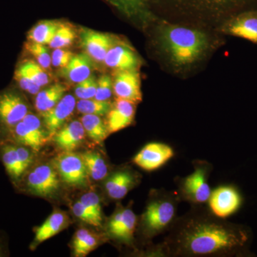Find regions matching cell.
I'll list each match as a JSON object with an SVG mask.
<instances>
[{
    "label": "cell",
    "instance_id": "1",
    "mask_svg": "<svg viewBox=\"0 0 257 257\" xmlns=\"http://www.w3.org/2000/svg\"><path fill=\"white\" fill-rule=\"evenodd\" d=\"M248 239L242 226L214 215L207 206L192 205L177 217L162 244L165 257H225L240 254Z\"/></svg>",
    "mask_w": 257,
    "mask_h": 257
},
{
    "label": "cell",
    "instance_id": "2",
    "mask_svg": "<svg viewBox=\"0 0 257 257\" xmlns=\"http://www.w3.org/2000/svg\"><path fill=\"white\" fill-rule=\"evenodd\" d=\"M180 202L176 192L163 188L150 191L138 224V229L147 244H152V239L168 232L179 216L177 212Z\"/></svg>",
    "mask_w": 257,
    "mask_h": 257
},
{
    "label": "cell",
    "instance_id": "3",
    "mask_svg": "<svg viewBox=\"0 0 257 257\" xmlns=\"http://www.w3.org/2000/svg\"><path fill=\"white\" fill-rule=\"evenodd\" d=\"M162 43L171 62L187 67L201 60L209 47L204 32L185 27L170 26L162 32Z\"/></svg>",
    "mask_w": 257,
    "mask_h": 257
},
{
    "label": "cell",
    "instance_id": "4",
    "mask_svg": "<svg viewBox=\"0 0 257 257\" xmlns=\"http://www.w3.org/2000/svg\"><path fill=\"white\" fill-rule=\"evenodd\" d=\"M194 171L187 177H176L177 196L181 202L192 205H205L211 192L209 179L213 166L206 160L193 161Z\"/></svg>",
    "mask_w": 257,
    "mask_h": 257
},
{
    "label": "cell",
    "instance_id": "5",
    "mask_svg": "<svg viewBox=\"0 0 257 257\" xmlns=\"http://www.w3.org/2000/svg\"><path fill=\"white\" fill-rule=\"evenodd\" d=\"M33 152L29 147L11 141L0 143V158L7 173L15 184L20 182L31 167Z\"/></svg>",
    "mask_w": 257,
    "mask_h": 257
},
{
    "label": "cell",
    "instance_id": "6",
    "mask_svg": "<svg viewBox=\"0 0 257 257\" xmlns=\"http://www.w3.org/2000/svg\"><path fill=\"white\" fill-rule=\"evenodd\" d=\"M47 138L41 120L36 115L29 112L12 130L6 141L24 145L32 151L38 152L46 143Z\"/></svg>",
    "mask_w": 257,
    "mask_h": 257
},
{
    "label": "cell",
    "instance_id": "7",
    "mask_svg": "<svg viewBox=\"0 0 257 257\" xmlns=\"http://www.w3.org/2000/svg\"><path fill=\"white\" fill-rule=\"evenodd\" d=\"M20 182H23L29 192L40 197H52L60 188L58 172L48 165L37 166L28 173L26 172Z\"/></svg>",
    "mask_w": 257,
    "mask_h": 257
},
{
    "label": "cell",
    "instance_id": "8",
    "mask_svg": "<svg viewBox=\"0 0 257 257\" xmlns=\"http://www.w3.org/2000/svg\"><path fill=\"white\" fill-rule=\"evenodd\" d=\"M55 164L64 183L77 188L87 187L89 176L82 155L74 152H64L56 157Z\"/></svg>",
    "mask_w": 257,
    "mask_h": 257
},
{
    "label": "cell",
    "instance_id": "9",
    "mask_svg": "<svg viewBox=\"0 0 257 257\" xmlns=\"http://www.w3.org/2000/svg\"><path fill=\"white\" fill-rule=\"evenodd\" d=\"M138 224V217L131 206L124 207L118 204L108 221V234L118 242L131 246L135 241Z\"/></svg>",
    "mask_w": 257,
    "mask_h": 257
},
{
    "label": "cell",
    "instance_id": "10",
    "mask_svg": "<svg viewBox=\"0 0 257 257\" xmlns=\"http://www.w3.org/2000/svg\"><path fill=\"white\" fill-rule=\"evenodd\" d=\"M207 204L214 215L226 219L239 210L242 197L234 186L221 185L211 190Z\"/></svg>",
    "mask_w": 257,
    "mask_h": 257
},
{
    "label": "cell",
    "instance_id": "11",
    "mask_svg": "<svg viewBox=\"0 0 257 257\" xmlns=\"http://www.w3.org/2000/svg\"><path fill=\"white\" fill-rule=\"evenodd\" d=\"M28 113V104L21 96L14 92L0 94V126L8 133V138L12 130Z\"/></svg>",
    "mask_w": 257,
    "mask_h": 257
},
{
    "label": "cell",
    "instance_id": "12",
    "mask_svg": "<svg viewBox=\"0 0 257 257\" xmlns=\"http://www.w3.org/2000/svg\"><path fill=\"white\" fill-rule=\"evenodd\" d=\"M175 156L173 148L167 144L150 143L147 144L134 157L133 162L142 170L152 172L163 167Z\"/></svg>",
    "mask_w": 257,
    "mask_h": 257
},
{
    "label": "cell",
    "instance_id": "13",
    "mask_svg": "<svg viewBox=\"0 0 257 257\" xmlns=\"http://www.w3.org/2000/svg\"><path fill=\"white\" fill-rule=\"evenodd\" d=\"M195 12L226 15L244 9L255 0H171Z\"/></svg>",
    "mask_w": 257,
    "mask_h": 257
},
{
    "label": "cell",
    "instance_id": "14",
    "mask_svg": "<svg viewBox=\"0 0 257 257\" xmlns=\"http://www.w3.org/2000/svg\"><path fill=\"white\" fill-rule=\"evenodd\" d=\"M104 189L112 200H120L140 184L141 176L128 167L119 169L106 177Z\"/></svg>",
    "mask_w": 257,
    "mask_h": 257
},
{
    "label": "cell",
    "instance_id": "15",
    "mask_svg": "<svg viewBox=\"0 0 257 257\" xmlns=\"http://www.w3.org/2000/svg\"><path fill=\"white\" fill-rule=\"evenodd\" d=\"M113 91L118 99H126L138 104L143 100L140 74L137 70L116 71Z\"/></svg>",
    "mask_w": 257,
    "mask_h": 257
},
{
    "label": "cell",
    "instance_id": "16",
    "mask_svg": "<svg viewBox=\"0 0 257 257\" xmlns=\"http://www.w3.org/2000/svg\"><path fill=\"white\" fill-rule=\"evenodd\" d=\"M81 45L86 53L97 62H104L107 52L116 45L114 37L109 34L82 29L80 33Z\"/></svg>",
    "mask_w": 257,
    "mask_h": 257
},
{
    "label": "cell",
    "instance_id": "17",
    "mask_svg": "<svg viewBox=\"0 0 257 257\" xmlns=\"http://www.w3.org/2000/svg\"><path fill=\"white\" fill-rule=\"evenodd\" d=\"M76 105L75 97L71 94H66L54 107L41 114L49 137H53L62 128L73 114Z\"/></svg>",
    "mask_w": 257,
    "mask_h": 257
},
{
    "label": "cell",
    "instance_id": "18",
    "mask_svg": "<svg viewBox=\"0 0 257 257\" xmlns=\"http://www.w3.org/2000/svg\"><path fill=\"white\" fill-rule=\"evenodd\" d=\"M225 32L257 45V11L249 10L235 15L225 26Z\"/></svg>",
    "mask_w": 257,
    "mask_h": 257
},
{
    "label": "cell",
    "instance_id": "19",
    "mask_svg": "<svg viewBox=\"0 0 257 257\" xmlns=\"http://www.w3.org/2000/svg\"><path fill=\"white\" fill-rule=\"evenodd\" d=\"M136 104L126 99H116L106 114V123L109 134L117 133L133 124L136 113Z\"/></svg>",
    "mask_w": 257,
    "mask_h": 257
},
{
    "label": "cell",
    "instance_id": "20",
    "mask_svg": "<svg viewBox=\"0 0 257 257\" xmlns=\"http://www.w3.org/2000/svg\"><path fill=\"white\" fill-rule=\"evenodd\" d=\"M104 64L109 68L118 70H138L141 64L138 56L130 47L115 45L106 54Z\"/></svg>",
    "mask_w": 257,
    "mask_h": 257
},
{
    "label": "cell",
    "instance_id": "21",
    "mask_svg": "<svg viewBox=\"0 0 257 257\" xmlns=\"http://www.w3.org/2000/svg\"><path fill=\"white\" fill-rule=\"evenodd\" d=\"M85 135L81 121L74 120L60 128L52 138L56 146L62 151L73 152L83 143Z\"/></svg>",
    "mask_w": 257,
    "mask_h": 257
},
{
    "label": "cell",
    "instance_id": "22",
    "mask_svg": "<svg viewBox=\"0 0 257 257\" xmlns=\"http://www.w3.org/2000/svg\"><path fill=\"white\" fill-rule=\"evenodd\" d=\"M92 67V62L89 55L80 54L73 56L69 63L62 69V74L70 82L79 83L91 76Z\"/></svg>",
    "mask_w": 257,
    "mask_h": 257
},
{
    "label": "cell",
    "instance_id": "23",
    "mask_svg": "<svg viewBox=\"0 0 257 257\" xmlns=\"http://www.w3.org/2000/svg\"><path fill=\"white\" fill-rule=\"evenodd\" d=\"M67 217L64 212L55 211L37 229L35 242L42 243L53 237L67 226Z\"/></svg>",
    "mask_w": 257,
    "mask_h": 257
},
{
    "label": "cell",
    "instance_id": "24",
    "mask_svg": "<svg viewBox=\"0 0 257 257\" xmlns=\"http://www.w3.org/2000/svg\"><path fill=\"white\" fill-rule=\"evenodd\" d=\"M67 87L62 84H55L37 94L35 108L42 114L54 107L62 99L67 92Z\"/></svg>",
    "mask_w": 257,
    "mask_h": 257
},
{
    "label": "cell",
    "instance_id": "25",
    "mask_svg": "<svg viewBox=\"0 0 257 257\" xmlns=\"http://www.w3.org/2000/svg\"><path fill=\"white\" fill-rule=\"evenodd\" d=\"M81 122L88 138L94 143L101 145L110 135L106 123L100 116L93 114H84L81 118Z\"/></svg>",
    "mask_w": 257,
    "mask_h": 257
},
{
    "label": "cell",
    "instance_id": "26",
    "mask_svg": "<svg viewBox=\"0 0 257 257\" xmlns=\"http://www.w3.org/2000/svg\"><path fill=\"white\" fill-rule=\"evenodd\" d=\"M81 155L90 178L95 181H100L109 176V165L100 154L87 151L81 154Z\"/></svg>",
    "mask_w": 257,
    "mask_h": 257
},
{
    "label": "cell",
    "instance_id": "27",
    "mask_svg": "<svg viewBox=\"0 0 257 257\" xmlns=\"http://www.w3.org/2000/svg\"><path fill=\"white\" fill-rule=\"evenodd\" d=\"M99 243V237L89 229H79L74 236L72 248L75 256H85L95 249Z\"/></svg>",
    "mask_w": 257,
    "mask_h": 257
},
{
    "label": "cell",
    "instance_id": "28",
    "mask_svg": "<svg viewBox=\"0 0 257 257\" xmlns=\"http://www.w3.org/2000/svg\"><path fill=\"white\" fill-rule=\"evenodd\" d=\"M60 25V23L54 20L40 22L29 32V40L41 45H50Z\"/></svg>",
    "mask_w": 257,
    "mask_h": 257
},
{
    "label": "cell",
    "instance_id": "29",
    "mask_svg": "<svg viewBox=\"0 0 257 257\" xmlns=\"http://www.w3.org/2000/svg\"><path fill=\"white\" fill-rule=\"evenodd\" d=\"M111 106L110 101H100L92 98V99H80L77 102V111L83 114L98 115L104 116L107 114L110 110Z\"/></svg>",
    "mask_w": 257,
    "mask_h": 257
},
{
    "label": "cell",
    "instance_id": "30",
    "mask_svg": "<svg viewBox=\"0 0 257 257\" xmlns=\"http://www.w3.org/2000/svg\"><path fill=\"white\" fill-rule=\"evenodd\" d=\"M76 38V32L71 25L60 24L50 47L54 49L65 48L70 46Z\"/></svg>",
    "mask_w": 257,
    "mask_h": 257
},
{
    "label": "cell",
    "instance_id": "31",
    "mask_svg": "<svg viewBox=\"0 0 257 257\" xmlns=\"http://www.w3.org/2000/svg\"><path fill=\"white\" fill-rule=\"evenodd\" d=\"M20 68L25 72L40 87H44L50 83V77L46 71L42 68L37 62L34 61H27L22 64Z\"/></svg>",
    "mask_w": 257,
    "mask_h": 257
},
{
    "label": "cell",
    "instance_id": "32",
    "mask_svg": "<svg viewBox=\"0 0 257 257\" xmlns=\"http://www.w3.org/2000/svg\"><path fill=\"white\" fill-rule=\"evenodd\" d=\"M116 9L128 16L143 13L150 0H107Z\"/></svg>",
    "mask_w": 257,
    "mask_h": 257
},
{
    "label": "cell",
    "instance_id": "33",
    "mask_svg": "<svg viewBox=\"0 0 257 257\" xmlns=\"http://www.w3.org/2000/svg\"><path fill=\"white\" fill-rule=\"evenodd\" d=\"M27 50L35 59L37 62L46 70H50L52 65V57L46 47L36 42H29L26 45Z\"/></svg>",
    "mask_w": 257,
    "mask_h": 257
},
{
    "label": "cell",
    "instance_id": "34",
    "mask_svg": "<svg viewBox=\"0 0 257 257\" xmlns=\"http://www.w3.org/2000/svg\"><path fill=\"white\" fill-rule=\"evenodd\" d=\"M81 202L84 204V207L94 215L101 224H102L103 214L100 199L95 192H89L83 194L80 199Z\"/></svg>",
    "mask_w": 257,
    "mask_h": 257
},
{
    "label": "cell",
    "instance_id": "35",
    "mask_svg": "<svg viewBox=\"0 0 257 257\" xmlns=\"http://www.w3.org/2000/svg\"><path fill=\"white\" fill-rule=\"evenodd\" d=\"M97 81L94 76L77 83L75 88V95L79 99H92L95 96Z\"/></svg>",
    "mask_w": 257,
    "mask_h": 257
},
{
    "label": "cell",
    "instance_id": "36",
    "mask_svg": "<svg viewBox=\"0 0 257 257\" xmlns=\"http://www.w3.org/2000/svg\"><path fill=\"white\" fill-rule=\"evenodd\" d=\"M113 92V82L110 76L102 74L97 79V88L94 99L100 101H109Z\"/></svg>",
    "mask_w": 257,
    "mask_h": 257
},
{
    "label": "cell",
    "instance_id": "37",
    "mask_svg": "<svg viewBox=\"0 0 257 257\" xmlns=\"http://www.w3.org/2000/svg\"><path fill=\"white\" fill-rule=\"evenodd\" d=\"M72 211H73L74 215L84 222L92 225L93 226H95V227H100L101 226V223L94 217V215L90 211L88 210L87 208L84 207V204L80 201L76 202L72 206Z\"/></svg>",
    "mask_w": 257,
    "mask_h": 257
},
{
    "label": "cell",
    "instance_id": "38",
    "mask_svg": "<svg viewBox=\"0 0 257 257\" xmlns=\"http://www.w3.org/2000/svg\"><path fill=\"white\" fill-rule=\"evenodd\" d=\"M15 79L18 81L20 87L30 94H37L40 92L41 87L34 82L21 69L19 68L15 72Z\"/></svg>",
    "mask_w": 257,
    "mask_h": 257
},
{
    "label": "cell",
    "instance_id": "39",
    "mask_svg": "<svg viewBox=\"0 0 257 257\" xmlns=\"http://www.w3.org/2000/svg\"><path fill=\"white\" fill-rule=\"evenodd\" d=\"M74 54L63 48L55 49L52 52V65L57 68H64L67 65L73 57Z\"/></svg>",
    "mask_w": 257,
    "mask_h": 257
},
{
    "label": "cell",
    "instance_id": "40",
    "mask_svg": "<svg viewBox=\"0 0 257 257\" xmlns=\"http://www.w3.org/2000/svg\"><path fill=\"white\" fill-rule=\"evenodd\" d=\"M5 255V248L3 246V242L0 241V256H4Z\"/></svg>",
    "mask_w": 257,
    "mask_h": 257
}]
</instances>
